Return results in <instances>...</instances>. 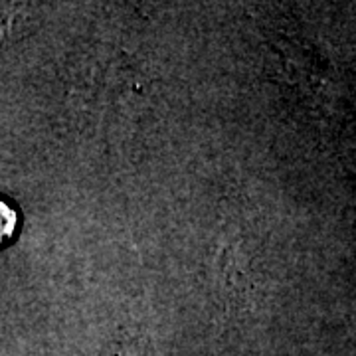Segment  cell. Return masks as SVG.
I'll list each match as a JSON object with an SVG mask.
<instances>
[{
    "label": "cell",
    "mask_w": 356,
    "mask_h": 356,
    "mask_svg": "<svg viewBox=\"0 0 356 356\" xmlns=\"http://www.w3.org/2000/svg\"><path fill=\"white\" fill-rule=\"evenodd\" d=\"M14 228V212L6 206V204L0 202V240H4Z\"/></svg>",
    "instance_id": "1"
}]
</instances>
